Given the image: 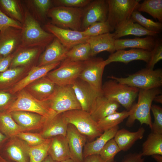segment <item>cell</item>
<instances>
[{
    "instance_id": "1",
    "label": "cell",
    "mask_w": 162,
    "mask_h": 162,
    "mask_svg": "<svg viewBox=\"0 0 162 162\" xmlns=\"http://www.w3.org/2000/svg\"><path fill=\"white\" fill-rule=\"evenodd\" d=\"M23 11V21L21 29V43L19 47L45 48L55 37L43 29L38 21L27 9L24 8Z\"/></svg>"
},
{
    "instance_id": "2",
    "label": "cell",
    "mask_w": 162,
    "mask_h": 162,
    "mask_svg": "<svg viewBox=\"0 0 162 162\" xmlns=\"http://www.w3.org/2000/svg\"><path fill=\"white\" fill-rule=\"evenodd\" d=\"M161 94V91L159 88L148 90L139 89L137 102L134 104L132 106L133 112L128 117L126 125L131 127L135 121L137 120L141 125L145 124L151 129L152 122L150 112L152 103L154 97Z\"/></svg>"
},
{
    "instance_id": "3",
    "label": "cell",
    "mask_w": 162,
    "mask_h": 162,
    "mask_svg": "<svg viewBox=\"0 0 162 162\" xmlns=\"http://www.w3.org/2000/svg\"><path fill=\"white\" fill-rule=\"evenodd\" d=\"M117 82L129 86L144 90L159 88L162 85V70H154L146 68L126 77L114 76L108 77Z\"/></svg>"
},
{
    "instance_id": "4",
    "label": "cell",
    "mask_w": 162,
    "mask_h": 162,
    "mask_svg": "<svg viewBox=\"0 0 162 162\" xmlns=\"http://www.w3.org/2000/svg\"><path fill=\"white\" fill-rule=\"evenodd\" d=\"M15 100L5 111H25L36 113L46 118L56 115L50 107L48 101L38 100L23 89L17 93Z\"/></svg>"
},
{
    "instance_id": "5",
    "label": "cell",
    "mask_w": 162,
    "mask_h": 162,
    "mask_svg": "<svg viewBox=\"0 0 162 162\" xmlns=\"http://www.w3.org/2000/svg\"><path fill=\"white\" fill-rule=\"evenodd\" d=\"M139 89L111 79L102 85L101 92L107 98L114 100L130 110L138 97Z\"/></svg>"
},
{
    "instance_id": "6",
    "label": "cell",
    "mask_w": 162,
    "mask_h": 162,
    "mask_svg": "<svg viewBox=\"0 0 162 162\" xmlns=\"http://www.w3.org/2000/svg\"><path fill=\"white\" fill-rule=\"evenodd\" d=\"M83 9L64 6L50 8L47 15L51 19V23L58 27L81 31V23Z\"/></svg>"
},
{
    "instance_id": "7",
    "label": "cell",
    "mask_w": 162,
    "mask_h": 162,
    "mask_svg": "<svg viewBox=\"0 0 162 162\" xmlns=\"http://www.w3.org/2000/svg\"><path fill=\"white\" fill-rule=\"evenodd\" d=\"M67 122L73 125L77 130L91 141L103 133L97 123L88 112L81 109L75 110L62 113Z\"/></svg>"
},
{
    "instance_id": "8",
    "label": "cell",
    "mask_w": 162,
    "mask_h": 162,
    "mask_svg": "<svg viewBox=\"0 0 162 162\" xmlns=\"http://www.w3.org/2000/svg\"><path fill=\"white\" fill-rule=\"evenodd\" d=\"M109 11L107 21L115 30L130 18L141 0H106Z\"/></svg>"
},
{
    "instance_id": "9",
    "label": "cell",
    "mask_w": 162,
    "mask_h": 162,
    "mask_svg": "<svg viewBox=\"0 0 162 162\" xmlns=\"http://www.w3.org/2000/svg\"><path fill=\"white\" fill-rule=\"evenodd\" d=\"M84 63V61H72L66 58L61 62L58 68L46 76L57 86L71 85L79 78Z\"/></svg>"
},
{
    "instance_id": "10",
    "label": "cell",
    "mask_w": 162,
    "mask_h": 162,
    "mask_svg": "<svg viewBox=\"0 0 162 162\" xmlns=\"http://www.w3.org/2000/svg\"><path fill=\"white\" fill-rule=\"evenodd\" d=\"M47 101L50 108L56 114L81 109L71 85L57 86L53 95Z\"/></svg>"
},
{
    "instance_id": "11",
    "label": "cell",
    "mask_w": 162,
    "mask_h": 162,
    "mask_svg": "<svg viewBox=\"0 0 162 162\" xmlns=\"http://www.w3.org/2000/svg\"><path fill=\"white\" fill-rule=\"evenodd\" d=\"M106 66L105 60L100 57H91L84 61L79 78L86 82L96 91L102 92V78Z\"/></svg>"
},
{
    "instance_id": "12",
    "label": "cell",
    "mask_w": 162,
    "mask_h": 162,
    "mask_svg": "<svg viewBox=\"0 0 162 162\" xmlns=\"http://www.w3.org/2000/svg\"><path fill=\"white\" fill-rule=\"evenodd\" d=\"M83 10L81 31L93 23L107 20L109 7L106 0H92Z\"/></svg>"
},
{
    "instance_id": "13",
    "label": "cell",
    "mask_w": 162,
    "mask_h": 162,
    "mask_svg": "<svg viewBox=\"0 0 162 162\" xmlns=\"http://www.w3.org/2000/svg\"><path fill=\"white\" fill-rule=\"evenodd\" d=\"M29 146L16 136L9 138L0 154L6 160L12 162H29Z\"/></svg>"
},
{
    "instance_id": "14",
    "label": "cell",
    "mask_w": 162,
    "mask_h": 162,
    "mask_svg": "<svg viewBox=\"0 0 162 162\" xmlns=\"http://www.w3.org/2000/svg\"><path fill=\"white\" fill-rule=\"evenodd\" d=\"M71 86L81 110L91 114L94 108L97 97L102 92H98L79 78L74 81Z\"/></svg>"
},
{
    "instance_id": "15",
    "label": "cell",
    "mask_w": 162,
    "mask_h": 162,
    "mask_svg": "<svg viewBox=\"0 0 162 162\" xmlns=\"http://www.w3.org/2000/svg\"><path fill=\"white\" fill-rule=\"evenodd\" d=\"M44 27L69 50L76 45L86 43L88 38L85 36L82 31L60 28L51 23L45 24Z\"/></svg>"
},
{
    "instance_id": "16",
    "label": "cell",
    "mask_w": 162,
    "mask_h": 162,
    "mask_svg": "<svg viewBox=\"0 0 162 162\" xmlns=\"http://www.w3.org/2000/svg\"><path fill=\"white\" fill-rule=\"evenodd\" d=\"M45 49L40 47H19L14 52L9 68L19 67L32 68L36 66Z\"/></svg>"
},
{
    "instance_id": "17",
    "label": "cell",
    "mask_w": 162,
    "mask_h": 162,
    "mask_svg": "<svg viewBox=\"0 0 162 162\" xmlns=\"http://www.w3.org/2000/svg\"><path fill=\"white\" fill-rule=\"evenodd\" d=\"M21 31V29L10 27L0 30V57H7L18 48Z\"/></svg>"
},
{
    "instance_id": "18",
    "label": "cell",
    "mask_w": 162,
    "mask_h": 162,
    "mask_svg": "<svg viewBox=\"0 0 162 162\" xmlns=\"http://www.w3.org/2000/svg\"><path fill=\"white\" fill-rule=\"evenodd\" d=\"M71 158L75 162H82L83 150L87 140L72 124H69L66 134Z\"/></svg>"
},
{
    "instance_id": "19",
    "label": "cell",
    "mask_w": 162,
    "mask_h": 162,
    "mask_svg": "<svg viewBox=\"0 0 162 162\" xmlns=\"http://www.w3.org/2000/svg\"><path fill=\"white\" fill-rule=\"evenodd\" d=\"M69 50L55 37L41 54L37 66H41L61 62L65 59Z\"/></svg>"
},
{
    "instance_id": "20",
    "label": "cell",
    "mask_w": 162,
    "mask_h": 162,
    "mask_svg": "<svg viewBox=\"0 0 162 162\" xmlns=\"http://www.w3.org/2000/svg\"><path fill=\"white\" fill-rule=\"evenodd\" d=\"M10 113L15 122L25 132L39 131L47 119L39 114L27 111H15Z\"/></svg>"
},
{
    "instance_id": "21",
    "label": "cell",
    "mask_w": 162,
    "mask_h": 162,
    "mask_svg": "<svg viewBox=\"0 0 162 162\" xmlns=\"http://www.w3.org/2000/svg\"><path fill=\"white\" fill-rule=\"evenodd\" d=\"M56 86L46 76L29 84L24 89L38 100L45 101L52 96Z\"/></svg>"
},
{
    "instance_id": "22",
    "label": "cell",
    "mask_w": 162,
    "mask_h": 162,
    "mask_svg": "<svg viewBox=\"0 0 162 162\" xmlns=\"http://www.w3.org/2000/svg\"><path fill=\"white\" fill-rule=\"evenodd\" d=\"M61 62H56L41 66L36 65L32 67L27 74L7 92L15 95L29 84L46 76L49 72L59 66Z\"/></svg>"
},
{
    "instance_id": "23",
    "label": "cell",
    "mask_w": 162,
    "mask_h": 162,
    "mask_svg": "<svg viewBox=\"0 0 162 162\" xmlns=\"http://www.w3.org/2000/svg\"><path fill=\"white\" fill-rule=\"evenodd\" d=\"M151 54V51L140 49L120 50L111 54L105 61L106 65L113 62H121L128 64L131 62L137 60L143 61L147 63Z\"/></svg>"
},
{
    "instance_id": "24",
    "label": "cell",
    "mask_w": 162,
    "mask_h": 162,
    "mask_svg": "<svg viewBox=\"0 0 162 162\" xmlns=\"http://www.w3.org/2000/svg\"><path fill=\"white\" fill-rule=\"evenodd\" d=\"M68 124L62 113L56 114L47 119L38 133L45 139L58 135L66 136Z\"/></svg>"
},
{
    "instance_id": "25",
    "label": "cell",
    "mask_w": 162,
    "mask_h": 162,
    "mask_svg": "<svg viewBox=\"0 0 162 162\" xmlns=\"http://www.w3.org/2000/svg\"><path fill=\"white\" fill-rule=\"evenodd\" d=\"M115 40L113 33H109L88 37L86 42L89 44L90 46L91 57L103 51H107L111 54L115 52Z\"/></svg>"
},
{
    "instance_id": "26",
    "label": "cell",
    "mask_w": 162,
    "mask_h": 162,
    "mask_svg": "<svg viewBox=\"0 0 162 162\" xmlns=\"http://www.w3.org/2000/svg\"><path fill=\"white\" fill-rule=\"evenodd\" d=\"M120 106L118 102L107 98L101 93L97 97L94 108L90 114L97 122L116 112Z\"/></svg>"
},
{
    "instance_id": "27",
    "label": "cell",
    "mask_w": 162,
    "mask_h": 162,
    "mask_svg": "<svg viewBox=\"0 0 162 162\" xmlns=\"http://www.w3.org/2000/svg\"><path fill=\"white\" fill-rule=\"evenodd\" d=\"M32 68L19 67L0 73V91L7 92L25 77Z\"/></svg>"
},
{
    "instance_id": "28",
    "label": "cell",
    "mask_w": 162,
    "mask_h": 162,
    "mask_svg": "<svg viewBox=\"0 0 162 162\" xmlns=\"http://www.w3.org/2000/svg\"><path fill=\"white\" fill-rule=\"evenodd\" d=\"M48 154L54 160L58 162L71 158L66 136L58 135L52 138Z\"/></svg>"
},
{
    "instance_id": "29",
    "label": "cell",
    "mask_w": 162,
    "mask_h": 162,
    "mask_svg": "<svg viewBox=\"0 0 162 162\" xmlns=\"http://www.w3.org/2000/svg\"><path fill=\"white\" fill-rule=\"evenodd\" d=\"M157 40L154 37L147 36L144 38L117 39L115 40L116 51L131 48L151 51L154 48Z\"/></svg>"
},
{
    "instance_id": "30",
    "label": "cell",
    "mask_w": 162,
    "mask_h": 162,
    "mask_svg": "<svg viewBox=\"0 0 162 162\" xmlns=\"http://www.w3.org/2000/svg\"><path fill=\"white\" fill-rule=\"evenodd\" d=\"M145 131L142 127L135 132H130L123 128L117 131L113 139L121 151L125 152L129 150L136 141L143 138Z\"/></svg>"
},
{
    "instance_id": "31",
    "label": "cell",
    "mask_w": 162,
    "mask_h": 162,
    "mask_svg": "<svg viewBox=\"0 0 162 162\" xmlns=\"http://www.w3.org/2000/svg\"><path fill=\"white\" fill-rule=\"evenodd\" d=\"M119 129L118 125L105 131L95 140L86 143L83 150L84 158L90 155L99 154L106 143L113 138Z\"/></svg>"
},
{
    "instance_id": "32",
    "label": "cell",
    "mask_w": 162,
    "mask_h": 162,
    "mask_svg": "<svg viewBox=\"0 0 162 162\" xmlns=\"http://www.w3.org/2000/svg\"><path fill=\"white\" fill-rule=\"evenodd\" d=\"M113 33L115 40L128 35L139 37L145 35L155 37L158 34L147 30L138 23L134 22L131 18L115 29Z\"/></svg>"
},
{
    "instance_id": "33",
    "label": "cell",
    "mask_w": 162,
    "mask_h": 162,
    "mask_svg": "<svg viewBox=\"0 0 162 162\" xmlns=\"http://www.w3.org/2000/svg\"><path fill=\"white\" fill-rule=\"evenodd\" d=\"M142 151L143 156L162 155V134L152 131L143 143Z\"/></svg>"
},
{
    "instance_id": "34",
    "label": "cell",
    "mask_w": 162,
    "mask_h": 162,
    "mask_svg": "<svg viewBox=\"0 0 162 162\" xmlns=\"http://www.w3.org/2000/svg\"><path fill=\"white\" fill-rule=\"evenodd\" d=\"M0 131L10 138L24 131L14 120L10 112L4 111L0 112Z\"/></svg>"
},
{
    "instance_id": "35",
    "label": "cell",
    "mask_w": 162,
    "mask_h": 162,
    "mask_svg": "<svg viewBox=\"0 0 162 162\" xmlns=\"http://www.w3.org/2000/svg\"><path fill=\"white\" fill-rule=\"evenodd\" d=\"M131 108L129 111H117L111 114L97 122L98 126L103 132L115 127L128 117L132 112Z\"/></svg>"
},
{
    "instance_id": "36",
    "label": "cell",
    "mask_w": 162,
    "mask_h": 162,
    "mask_svg": "<svg viewBox=\"0 0 162 162\" xmlns=\"http://www.w3.org/2000/svg\"><path fill=\"white\" fill-rule=\"evenodd\" d=\"M0 9L7 16L22 24L23 21V8L15 0H0Z\"/></svg>"
},
{
    "instance_id": "37",
    "label": "cell",
    "mask_w": 162,
    "mask_h": 162,
    "mask_svg": "<svg viewBox=\"0 0 162 162\" xmlns=\"http://www.w3.org/2000/svg\"><path fill=\"white\" fill-rule=\"evenodd\" d=\"M91 50L87 42L75 45L68 51L65 59L75 62H83L90 58Z\"/></svg>"
},
{
    "instance_id": "38",
    "label": "cell",
    "mask_w": 162,
    "mask_h": 162,
    "mask_svg": "<svg viewBox=\"0 0 162 162\" xmlns=\"http://www.w3.org/2000/svg\"><path fill=\"white\" fill-rule=\"evenodd\" d=\"M136 10L146 13L162 23V0H145L139 4Z\"/></svg>"
},
{
    "instance_id": "39",
    "label": "cell",
    "mask_w": 162,
    "mask_h": 162,
    "mask_svg": "<svg viewBox=\"0 0 162 162\" xmlns=\"http://www.w3.org/2000/svg\"><path fill=\"white\" fill-rule=\"evenodd\" d=\"M51 138L47 139L43 143L34 146H29L28 155L29 162H42L48 154Z\"/></svg>"
},
{
    "instance_id": "40",
    "label": "cell",
    "mask_w": 162,
    "mask_h": 162,
    "mask_svg": "<svg viewBox=\"0 0 162 162\" xmlns=\"http://www.w3.org/2000/svg\"><path fill=\"white\" fill-rule=\"evenodd\" d=\"M130 18L134 22L138 23L148 31L158 34L162 30V23L155 22L145 17L136 10L133 12Z\"/></svg>"
},
{
    "instance_id": "41",
    "label": "cell",
    "mask_w": 162,
    "mask_h": 162,
    "mask_svg": "<svg viewBox=\"0 0 162 162\" xmlns=\"http://www.w3.org/2000/svg\"><path fill=\"white\" fill-rule=\"evenodd\" d=\"M114 30L106 21L93 23L82 31L85 36L91 37L110 33Z\"/></svg>"
},
{
    "instance_id": "42",
    "label": "cell",
    "mask_w": 162,
    "mask_h": 162,
    "mask_svg": "<svg viewBox=\"0 0 162 162\" xmlns=\"http://www.w3.org/2000/svg\"><path fill=\"white\" fill-rule=\"evenodd\" d=\"M120 151L118 146L112 138L106 143L98 154L105 161L113 162L115 161V157Z\"/></svg>"
},
{
    "instance_id": "43",
    "label": "cell",
    "mask_w": 162,
    "mask_h": 162,
    "mask_svg": "<svg viewBox=\"0 0 162 162\" xmlns=\"http://www.w3.org/2000/svg\"><path fill=\"white\" fill-rule=\"evenodd\" d=\"M16 136L24 141L29 146L39 145L46 140L39 133H32L29 131L20 132Z\"/></svg>"
},
{
    "instance_id": "44",
    "label": "cell",
    "mask_w": 162,
    "mask_h": 162,
    "mask_svg": "<svg viewBox=\"0 0 162 162\" xmlns=\"http://www.w3.org/2000/svg\"><path fill=\"white\" fill-rule=\"evenodd\" d=\"M30 5L32 6L39 17L44 18L47 15L52 1L50 0H33L28 1Z\"/></svg>"
},
{
    "instance_id": "45",
    "label": "cell",
    "mask_w": 162,
    "mask_h": 162,
    "mask_svg": "<svg viewBox=\"0 0 162 162\" xmlns=\"http://www.w3.org/2000/svg\"><path fill=\"white\" fill-rule=\"evenodd\" d=\"M151 110L154 117V121L152 123V131L162 134V108L155 104L152 105Z\"/></svg>"
},
{
    "instance_id": "46",
    "label": "cell",
    "mask_w": 162,
    "mask_h": 162,
    "mask_svg": "<svg viewBox=\"0 0 162 162\" xmlns=\"http://www.w3.org/2000/svg\"><path fill=\"white\" fill-rule=\"evenodd\" d=\"M151 52V56L146 68L154 69L155 65L162 59V42L160 40H157L155 45Z\"/></svg>"
},
{
    "instance_id": "47",
    "label": "cell",
    "mask_w": 162,
    "mask_h": 162,
    "mask_svg": "<svg viewBox=\"0 0 162 162\" xmlns=\"http://www.w3.org/2000/svg\"><path fill=\"white\" fill-rule=\"evenodd\" d=\"M92 1L91 0H56L52 2L57 6L71 8H85Z\"/></svg>"
},
{
    "instance_id": "48",
    "label": "cell",
    "mask_w": 162,
    "mask_h": 162,
    "mask_svg": "<svg viewBox=\"0 0 162 162\" xmlns=\"http://www.w3.org/2000/svg\"><path fill=\"white\" fill-rule=\"evenodd\" d=\"M10 27L21 29L22 24L7 16L0 9V30Z\"/></svg>"
},
{
    "instance_id": "49",
    "label": "cell",
    "mask_w": 162,
    "mask_h": 162,
    "mask_svg": "<svg viewBox=\"0 0 162 162\" xmlns=\"http://www.w3.org/2000/svg\"><path fill=\"white\" fill-rule=\"evenodd\" d=\"M14 95L8 92L0 91V112L8 109L16 99Z\"/></svg>"
},
{
    "instance_id": "50",
    "label": "cell",
    "mask_w": 162,
    "mask_h": 162,
    "mask_svg": "<svg viewBox=\"0 0 162 162\" xmlns=\"http://www.w3.org/2000/svg\"><path fill=\"white\" fill-rule=\"evenodd\" d=\"M141 152L129 153L124 156L121 162H144Z\"/></svg>"
},
{
    "instance_id": "51",
    "label": "cell",
    "mask_w": 162,
    "mask_h": 162,
    "mask_svg": "<svg viewBox=\"0 0 162 162\" xmlns=\"http://www.w3.org/2000/svg\"><path fill=\"white\" fill-rule=\"evenodd\" d=\"M14 56V52L6 57H0V73L8 69Z\"/></svg>"
},
{
    "instance_id": "52",
    "label": "cell",
    "mask_w": 162,
    "mask_h": 162,
    "mask_svg": "<svg viewBox=\"0 0 162 162\" xmlns=\"http://www.w3.org/2000/svg\"><path fill=\"white\" fill-rule=\"evenodd\" d=\"M82 162H107L103 160L98 154L89 155L84 158ZM113 162H116L115 161Z\"/></svg>"
},
{
    "instance_id": "53",
    "label": "cell",
    "mask_w": 162,
    "mask_h": 162,
    "mask_svg": "<svg viewBox=\"0 0 162 162\" xmlns=\"http://www.w3.org/2000/svg\"><path fill=\"white\" fill-rule=\"evenodd\" d=\"M9 138L0 131V154Z\"/></svg>"
},
{
    "instance_id": "54",
    "label": "cell",
    "mask_w": 162,
    "mask_h": 162,
    "mask_svg": "<svg viewBox=\"0 0 162 162\" xmlns=\"http://www.w3.org/2000/svg\"><path fill=\"white\" fill-rule=\"evenodd\" d=\"M153 101L160 104L162 103V95L160 94L156 95L154 98Z\"/></svg>"
},
{
    "instance_id": "55",
    "label": "cell",
    "mask_w": 162,
    "mask_h": 162,
    "mask_svg": "<svg viewBox=\"0 0 162 162\" xmlns=\"http://www.w3.org/2000/svg\"><path fill=\"white\" fill-rule=\"evenodd\" d=\"M152 156L158 162H162V155L155 154Z\"/></svg>"
},
{
    "instance_id": "56",
    "label": "cell",
    "mask_w": 162,
    "mask_h": 162,
    "mask_svg": "<svg viewBox=\"0 0 162 162\" xmlns=\"http://www.w3.org/2000/svg\"><path fill=\"white\" fill-rule=\"evenodd\" d=\"M42 162H58L54 160L51 157L47 155Z\"/></svg>"
},
{
    "instance_id": "57",
    "label": "cell",
    "mask_w": 162,
    "mask_h": 162,
    "mask_svg": "<svg viewBox=\"0 0 162 162\" xmlns=\"http://www.w3.org/2000/svg\"><path fill=\"white\" fill-rule=\"evenodd\" d=\"M61 162H75L74 160L71 158H69L64 160H63Z\"/></svg>"
},
{
    "instance_id": "58",
    "label": "cell",
    "mask_w": 162,
    "mask_h": 162,
    "mask_svg": "<svg viewBox=\"0 0 162 162\" xmlns=\"http://www.w3.org/2000/svg\"><path fill=\"white\" fill-rule=\"evenodd\" d=\"M0 162H12L8 161L4 158H3L1 155H0Z\"/></svg>"
}]
</instances>
